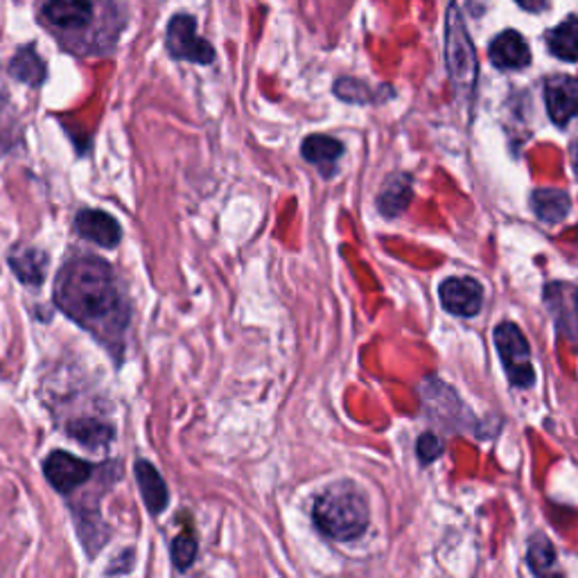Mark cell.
<instances>
[{"label": "cell", "instance_id": "obj_1", "mask_svg": "<svg viewBox=\"0 0 578 578\" xmlns=\"http://www.w3.org/2000/svg\"><path fill=\"white\" fill-rule=\"evenodd\" d=\"M55 308L75 321L122 364L127 348L132 305L115 269L98 256H75L55 278Z\"/></svg>", "mask_w": 578, "mask_h": 578}, {"label": "cell", "instance_id": "obj_2", "mask_svg": "<svg viewBox=\"0 0 578 578\" xmlns=\"http://www.w3.org/2000/svg\"><path fill=\"white\" fill-rule=\"evenodd\" d=\"M314 524L327 538L348 543L359 538L368 526V504L355 483L340 481L327 486L314 502Z\"/></svg>", "mask_w": 578, "mask_h": 578}, {"label": "cell", "instance_id": "obj_3", "mask_svg": "<svg viewBox=\"0 0 578 578\" xmlns=\"http://www.w3.org/2000/svg\"><path fill=\"white\" fill-rule=\"evenodd\" d=\"M447 68L454 87L470 96L477 81V57L473 41L466 34L464 21L457 14V8H449L447 14Z\"/></svg>", "mask_w": 578, "mask_h": 578}, {"label": "cell", "instance_id": "obj_4", "mask_svg": "<svg viewBox=\"0 0 578 578\" xmlns=\"http://www.w3.org/2000/svg\"><path fill=\"white\" fill-rule=\"evenodd\" d=\"M494 346H498L511 385L520 389L531 387L535 380V370L531 364V348L522 330L509 321L498 325L494 327Z\"/></svg>", "mask_w": 578, "mask_h": 578}, {"label": "cell", "instance_id": "obj_5", "mask_svg": "<svg viewBox=\"0 0 578 578\" xmlns=\"http://www.w3.org/2000/svg\"><path fill=\"white\" fill-rule=\"evenodd\" d=\"M98 470L100 466L87 459H79L66 449H53L44 459L46 481L53 486L55 492L64 494V498H68V494H73L77 488L89 483Z\"/></svg>", "mask_w": 578, "mask_h": 578}, {"label": "cell", "instance_id": "obj_6", "mask_svg": "<svg viewBox=\"0 0 578 578\" xmlns=\"http://www.w3.org/2000/svg\"><path fill=\"white\" fill-rule=\"evenodd\" d=\"M165 46H168L170 57L181 62H192L201 66H209L215 62L213 46L197 34V21L188 14H177L170 21L168 32H165Z\"/></svg>", "mask_w": 578, "mask_h": 578}, {"label": "cell", "instance_id": "obj_7", "mask_svg": "<svg viewBox=\"0 0 578 578\" xmlns=\"http://www.w3.org/2000/svg\"><path fill=\"white\" fill-rule=\"evenodd\" d=\"M75 233L87 240L100 249H115V246L122 242V226L120 222L100 209H81L75 215Z\"/></svg>", "mask_w": 578, "mask_h": 578}, {"label": "cell", "instance_id": "obj_8", "mask_svg": "<svg viewBox=\"0 0 578 578\" xmlns=\"http://www.w3.org/2000/svg\"><path fill=\"white\" fill-rule=\"evenodd\" d=\"M483 289L475 278H447L441 285V303L457 316H475L481 310Z\"/></svg>", "mask_w": 578, "mask_h": 578}, {"label": "cell", "instance_id": "obj_9", "mask_svg": "<svg viewBox=\"0 0 578 578\" xmlns=\"http://www.w3.org/2000/svg\"><path fill=\"white\" fill-rule=\"evenodd\" d=\"M545 100L549 118L558 127H565L571 118L578 115V79L569 75H556L547 81Z\"/></svg>", "mask_w": 578, "mask_h": 578}, {"label": "cell", "instance_id": "obj_10", "mask_svg": "<svg viewBox=\"0 0 578 578\" xmlns=\"http://www.w3.org/2000/svg\"><path fill=\"white\" fill-rule=\"evenodd\" d=\"M8 263H10L14 276L19 278L21 285H25L30 289H38L41 285L46 282L48 256H46V252L36 249V246L16 244L8 256Z\"/></svg>", "mask_w": 578, "mask_h": 578}, {"label": "cell", "instance_id": "obj_11", "mask_svg": "<svg viewBox=\"0 0 578 578\" xmlns=\"http://www.w3.org/2000/svg\"><path fill=\"white\" fill-rule=\"evenodd\" d=\"M134 475L143 494V502L147 507L149 515H160L165 509L170 507V490L165 479L160 477V473L154 468V464H149L147 459H136L134 464Z\"/></svg>", "mask_w": 578, "mask_h": 578}, {"label": "cell", "instance_id": "obj_12", "mask_svg": "<svg viewBox=\"0 0 578 578\" xmlns=\"http://www.w3.org/2000/svg\"><path fill=\"white\" fill-rule=\"evenodd\" d=\"M488 57H490L492 66H498L502 70H520V68L529 66L531 51L526 46V41L522 38V34L507 30L492 41L490 48H488Z\"/></svg>", "mask_w": 578, "mask_h": 578}, {"label": "cell", "instance_id": "obj_13", "mask_svg": "<svg viewBox=\"0 0 578 578\" xmlns=\"http://www.w3.org/2000/svg\"><path fill=\"white\" fill-rule=\"evenodd\" d=\"M44 16L62 30H81L91 23V0H46Z\"/></svg>", "mask_w": 578, "mask_h": 578}, {"label": "cell", "instance_id": "obj_14", "mask_svg": "<svg viewBox=\"0 0 578 578\" xmlns=\"http://www.w3.org/2000/svg\"><path fill=\"white\" fill-rule=\"evenodd\" d=\"M66 432L73 441H77L79 445H85L93 452L100 449H109L113 438H115V430L113 425L96 419V416H85V419H75L66 425Z\"/></svg>", "mask_w": 578, "mask_h": 578}, {"label": "cell", "instance_id": "obj_15", "mask_svg": "<svg viewBox=\"0 0 578 578\" xmlns=\"http://www.w3.org/2000/svg\"><path fill=\"white\" fill-rule=\"evenodd\" d=\"M531 205H533L535 215H538L545 224H558L569 215L571 199L565 190L541 188V190L533 192Z\"/></svg>", "mask_w": 578, "mask_h": 578}, {"label": "cell", "instance_id": "obj_16", "mask_svg": "<svg viewBox=\"0 0 578 578\" xmlns=\"http://www.w3.org/2000/svg\"><path fill=\"white\" fill-rule=\"evenodd\" d=\"M344 154V147L340 141L330 138V136H323V134H316V136H310L305 138L303 143V156L305 160H310L312 165H316V168L330 177L335 173V165L340 160V156Z\"/></svg>", "mask_w": 578, "mask_h": 578}, {"label": "cell", "instance_id": "obj_17", "mask_svg": "<svg viewBox=\"0 0 578 578\" xmlns=\"http://www.w3.org/2000/svg\"><path fill=\"white\" fill-rule=\"evenodd\" d=\"M409 201H411V179L407 175H396L385 184L378 197V209L387 218H398L400 213H404Z\"/></svg>", "mask_w": 578, "mask_h": 578}, {"label": "cell", "instance_id": "obj_18", "mask_svg": "<svg viewBox=\"0 0 578 578\" xmlns=\"http://www.w3.org/2000/svg\"><path fill=\"white\" fill-rule=\"evenodd\" d=\"M10 75L14 79L23 81V85L36 89V87L44 85V79H46V64L32 46H27L14 55V59L10 64Z\"/></svg>", "mask_w": 578, "mask_h": 578}, {"label": "cell", "instance_id": "obj_19", "mask_svg": "<svg viewBox=\"0 0 578 578\" xmlns=\"http://www.w3.org/2000/svg\"><path fill=\"white\" fill-rule=\"evenodd\" d=\"M547 44L552 55L563 62H578V16H569L549 32Z\"/></svg>", "mask_w": 578, "mask_h": 578}, {"label": "cell", "instance_id": "obj_20", "mask_svg": "<svg viewBox=\"0 0 578 578\" xmlns=\"http://www.w3.org/2000/svg\"><path fill=\"white\" fill-rule=\"evenodd\" d=\"M21 143V122L10 104V100L0 93V156H8Z\"/></svg>", "mask_w": 578, "mask_h": 578}, {"label": "cell", "instance_id": "obj_21", "mask_svg": "<svg viewBox=\"0 0 578 578\" xmlns=\"http://www.w3.org/2000/svg\"><path fill=\"white\" fill-rule=\"evenodd\" d=\"M197 552H199V543H197V535L190 526H186L177 538L173 541L170 545V556H173V563L179 571H188L194 560H197Z\"/></svg>", "mask_w": 578, "mask_h": 578}, {"label": "cell", "instance_id": "obj_22", "mask_svg": "<svg viewBox=\"0 0 578 578\" xmlns=\"http://www.w3.org/2000/svg\"><path fill=\"white\" fill-rule=\"evenodd\" d=\"M554 565H556V549L543 533H538L535 538H531L529 567L533 569V574H549Z\"/></svg>", "mask_w": 578, "mask_h": 578}, {"label": "cell", "instance_id": "obj_23", "mask_svg": "<svg viewBox=\"0 0 578 578\" xmlns=\"http://www.w3.org/2000/svg\"><path fill=\"white\" fill-rule=\"evenodd\" d=\"M441 452H443V443H441L438 436L423 434L419 438V457H421L423 464H432L434 459H438Z\"/></svg>", "mask_w": 578, "mask_h": 578}, {"label": "cell", "instance_id": "obj_24", "mask_svg": "<svg viewBox=\"0 0 578 578\" xmlns=\"http://www.w3.org/2000/svg\"><path fill=\"white\" fill-rule=\"evenodd\" d=\"M515 3L526 12H543L547 8V0H515Z\"/></svg>", "mask_w": 578, "mask_h": 578}, {"label": "cell", "instance_id": "obj_25", "mask_svg": "<svg viewBox=\"0 0 578 578\" xmlns=\"http://www.w3.org/2000/svg\"><path fill=\"white\" fill-rule=\"evenodd\" d=\"M571 165H574V173H576V177H578V143H576L574 149H571Z\"/></svg>", "mask_w": 578, "mask_h": 578}, {"label": "cell", "instance_id": "obj_26", "mask_svg": "<svg viewBox=\"0 0 578 578\" xmlns=\"http://www.w3.org/2000/svg\"><path fill=\"white\" fill-rule=\"evenodd\" d=\"M574 305H576V314H578V294H576V301H574Z\"/></svg>", "mask_w": 578, "mask_h": 578}]
</instances>
